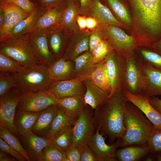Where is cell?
<instances>
[{
  "label": "cell",
  "instance_id": "obj_1",
  "mask_svg": "<svg viewBox=\"0 0 161 161\" xmlns=\"http://www.w3.org/2000/svg\"><path fill=\"white\" fill-rule=\"evenodd\" d=\"M127 101L122 91L118 92L95 110L93 121L95 129L99 127L100 133L108 137L110 145L125 134L124 116Z\"/></svg>",
  "mask_w": 161,
  "mask_h": 161
},
{
  "label": "cell",
  "instance_id": "obj_2",
  "mask_svg": "<svg viewBox=\"0 0 161 161\" xmlns=\"http://www.w3.org/2000/svg\"><path fill=\"white\" fill-rule=\"evenodd\" d=\"M144 114L133 103L127 101L124 116L126 132L121 138V147L146 144L154 127Z\"/></svg>",
  "mask_w": 161,
  "mask_h": 161
},
{
  "label": "cell",
  "instance_id": "obj_3",
  "mask_svg": "<svg viewBox=\"0 0 161 161\" xmlns=\"http://www.w3.org/2000/svg\"><path fill=\"white\" fill-rule=\"evenodd\" d=\"M0 53L11 58L25 68L42 64L29 42L27 34L11 36L0 41Z\"/></svg>",
  "mask_w": 161,
  "mask_h": 161
},
{
  "label": "cell",
  "instance_id": "obj_4",
  "mask_svg": "<svg viewBox=\"0 0 161 161\" xmlns=\"http://www.w3.org/2000/svg\"><path fill=\"white\" fill-rule=\"evenodd\" d=\"M47 68V66L42 64H37L26 68L22 72L12 74L15 87L21 92H38L48 89L52 82Z\"/></svg>",
  "mask_w": 161,
  "mask_h": 161
},
{
  "label": "cell",
  "instance_id": "obj_5",
  "mask_svg": "<svg viewBox=\"0 0 161 161\" xmlns=\"http://www.w3.org/2000/svg\"><path fill=\"white\" fill-rule=\"evenodd\" d=\"M106 65L111 86L109 98L115 93L126 89V60L113 50L106 57Z\"/></svg>",
  "mask_w": 161,
  "mask_h": 161
},
{
  "label": "cell",
  "instance_id": "obj_6",
  "mask_svg": "<svg viewBox=\"0 0 161 161\" xmlns=\"http://www.w3.org/2000/svg\"><path fill=\"white\" fill-rule=\"evenodd\" d=\"M58 99L49 89L38 91L21 92L17 109L40 112L53 105H57Z\"/></svg>",
  "mask_w": 161,
  "mask_h": 161
},
{
  "label": "cell",
  "instance_id": "obj_7",
  "mask_svg": "<svg viewBox=\"0 0 161 161\" xmlns=\"http://www.w3.org/2000/svg\"><path fill=\"white\" fill-rule=\"evenodd\" d=\"M140 75V95L149 98L161 96V70L137 58Z\"/></svg>",
  "mask_w": 161,
  "mask_h": 161
},
{
  "label": "cell",
  "instance_id": "obj_8",
  "mask_svg": "<svg viewBox=\"0 0 161 161\" xmlns=\"http://www.w3.org/2000/svg\"><path fill=\"white\" fill-rule=\"evenodd\" d=\"M21 92L14 87L0 97V126L10 131L19 139L14 119Z\"/></svg>",
  "mask_w": 161,
  "mask_h": 161
},
{
  "label": "cell",
  "instance_id": "obj_9",
  "mask_svg": "<svg viewBox=\"0 0 161 161\" xmlns=\"http://www.w3.org/2000/svg\"><path fill=\"white\" fill-rule=\"evenodd\" d=\"M91 108L87 105L72 128L73 144L77 147L86 144L95 133Z\"/></svg>",
  "mask_w": 161,
  "mask_h": 161
},
{
  "label": "cell",
  "instance_id": "obj_10",
  "mask_svg": "<svg viewBox=\"0 0 161 161\" xmlns=\"http://www.w3.org/2000/svg\"><path fill=\"white\" fill-rule=\"evenodd\" d=\"M109 37V44L119 54L128 60L133 55V50L136 46L134 38L126 34L118 26L110 25L104 26Z\"/></svg>",
  "mask_w": 161,
  "mask_h": 161
},
{
  "label": "cell",
  "instance_id": "obj_11",
  "mask_svg": "<svg viewBox=\"0 0 161 161\" xmlns=\"http://www.w3.org/2000/svg\"><path fill=\"white\" fill-rule=\"evenodd\" d=\"M103 136L100 133L99 128L98 127L87 144L95 153L98 161H118L116 152L118 148L121 147V138L118 139L112 144L107 145Z\"/></svg>",
  "mask_w": 161,
  "mask_h": 161
},
{
  "label": "cell",
  "instance_id": "obj_12",
  "mask_svg": "<svg viewBox=\"0 0 161 161\" xmlns=\"http://www.w3.org/2000/svg\"><path fill=\"white\" fill-rule=\"evenodd\" d=\"M29 42L41 64L49 66L55 60L49 49L47 29L34 30L27 34Z\"/></svg>",
  "mask_w": 161,
  "mask_h": 161
},
{
  "label": "cell",
  "instance_id": "obj_13",
  "mask_svg": "<svg viewBox=\"0 0 161 161\" xmlns=\"http://www.w3.org/2000/svg\"><path fill=\"white\" fill-rule=\"evenodd\" d=\"M0 9L4 14V21L0 28V41L10 37L14 27L31 14L24 12L15 4L0 1Z\"/></svg>",
  "mask_w": 161,
  "mask_h": 161
},
{
  "label": "cell",
  "instance_id": "obj_14",
  "mask_svg": "<svg viewBox=\"0 0 161 161\" xmlns=\"http://www.w3.org/2000/svg\"><path fill=\"white\" fill-rule=\"evenodd\" d=\"M48 89L58 99L73 96H84L86 92L83 81L76 78L53 82Z\"/></svg>",
  "mask_w": 161,
  "mask_h": 161
},
{
  "label": "cell",
  "instance_id": "obj_15",
  "mask_svg": "<svg viewBox=\"0 0 161 161\" xmlns=\"http://www.w3.org/2000/svg\"><path fill=\"white\" fill-rule=\"evenodd\" d=\"M127 101L139 108L153 124L154 129L161 130V114L151 104L149 98L141 95L131 93L126 89L122 91Z\"/></svg>",
  "mask_w": 161,
  "mask_h": 161
},
{
  "label": "cell",
  "instance_id": "obj_16",
  "mask_svg": "<svg viewBox=\"0 0 161 161\" xmlns=\"http://www.w3.org/2000/svg\"><path fill=\"white\" fill-rule=\"evenodd\" d=\"M134 15L143 20L153 19L161 15V0H127Z\"/></svg>",
  "mask_w": 161,
  "mask_h": 161
},
{
  "label": "cell",
  "instance_id": "obj_17",
  "mask_svg": "<svg viewBox=\"0 0 161 161\" xmlns=\"http://www.w3.org/2000/svg\"><path fill=\"white\" fill-rule=\"evenodd\" d=\"M20 140L30 161H43L42 150L50 141L36 135L32 131L21 137Z\"/></svg>",
  "mask_w": 161,
  "mask_h": 161
},
{
  "label": "cell",
  "instance_id": "obj_18",
  "mask_svg": "<svg viewBox=\"0 0 161 161\" xmlns=\"http://www.w3.org/2000/svg\"><path fill=\"white\" fill-rule=\"evenodd\" d=\"M47 66L49 76L52 82L69 80L75 77L73 61L66 60L62 57Z\"/></svg>",
  "mask_w": 161,
  "mask_h": 161
},
{
  "label": "cell",
  "instance_id": "obj_19",
  "mask_svg": "<svg viewBox=\"0 0 161 161\" xmlns=\"http://www.w3.org/2000/svg\"><path fill=\"white\" fill-rule=\"evenodd\" d=\"M85 87L84 96L85 102L92 110L102 106L109 98V94L93 83L88 78L83 81Z\"/></svg>",
  "mask_w": 161,
  "mask_h": 161
},
{
  "label": "cell",
  "instance_id": "obj_20",
  "mask_svg": "<svg viewBox=\"0 0 161 161\" xmlns=\"http://www.w3.org/2000/svg\"><path fill=\"white\" fill-rule=\"evenodd\" d=\"M57 105L63 109L66 116L74 122L78 118L87 105L85 102L83 95L59 99Z\"/></svg>",
  "mask_w": 161,
  "mask_h": 161
},
{
  "label": "cell",
  "instance_id": "obj_21",
  "mask_svg": "<svg viewBox=\"0 0 161 161\" xmlns=\"http://www.w3.org/2000/svg\"><path fill=\"white\" fill-rule=\"evenodd\" d=\"M59 110V107L57 105H53L40 112L38 117L32 129V132L38 136L46 138Z\"/></svg>",
  "mask_w": 161,
  "mask_h": 161
},
{
  "label": "cell",
  "instance_id": "obj_22",
  "mask_svg": "<svg viewBox=\"0 0 161 161\" xmlns=\"http://www.w3.org/2000/svg\"><path fill=\"white\" fill-rule=\"evenodd\" d=\"M140 75L137 58L134 55L126 60V89L131 93L140 95Z\"/></svg>",
  "mask_w": 161,
  "mask_h": 161
},
{
  "label": "cell",
  "instance_id": "obj_23",
  "mask_svg": "<svg viewBox=\"0 0 161 161\" xmlns=\"http://www.w3.org/2000/svg\"><path fill=\"white\" fill-rule=\"evenodd\" d=\"M39 112L16 109L14 119V124L20 137L32 131L38 117Z\"/></svg>",
  "mask_w": 161,
  "mask_h": 161
},
{
  "label": "cell",
  "instance_id": "obj_24",
  "mask_svg": "<svg viewBox=\"0 0 161 161\" xmlns=\"http://www.w3.org/2000/svg\"><path fill=\"white\" fill-rule=\"evenodd\" d=\"M47 10L46 8L37 2V7L35 11L17 24L12 30L10 36L26 35L32 32L39 17Z\"/></svg>",
  "mask_w": 161,
  "mask_h": 161
},
{
  "label": "cell",
  "instance_id": "obj_25",
  "mask_svg": "<svg viewBox=\"0 0 161 161\" xmlns=\"http://www.w3.org/2000/svg\"><path fill=\"white\" fill-rule=\"evenodd\" d=\"M90 8L92 16L102 26L110 25H120V23L115 18L109 9L103 4L100 0H92Z\"/></svg>",
  "mask_w": 161,
  "mask_h": 161
},
{
  "label": "cell",
  "instance_id": "obj_26",
  "mask_svg": "<svg viewBox=\"0 0 161 161\" xmlns=\"http://www.w3.org/2000/svg\"><path fill=\"white\" fill-rule=\"evenodd\" d=\"M150 153L146 144L131 145L117 149L116 156L119 161H138Z\"/></svg>",
  "mask_w": 161,
  "mask_h": 161
},
{
  "label": "cell",
  "instance_id": "obj_27",
  "mask_svg": "<svg viewBox=\"0 0 161 161\" xmlns=\"http://www.w3.org/2000/svg\"><path fill=\"white\" fill-rule=\"evenodd\" d=\"M88 78L93 83L110 94L111 89V86L107 67L104 60L94 65Z\"/></svg>",
  "mask_w": 161,
  "mask_h": 161
},
{
  "label": "cell",
  "instance_id": "obj_28",
  "mask_svg": "<svg viewBox=\"0 0 161 161\" xmlns=\"http://www.w3.org/2000/svg\"><path fill=\"white\" fill-rule=\"evenodd\" d=\"M64 9L60 8L47 9L38 19L32 31L59 26L61 23Z\"/></svg>",
  "mask_w": 161,
  "mask_h": 161
},
{
  "label": "cell",
  "instance_id": "obj_29",
  "mask_svg": "<svg viewBox=\"0 0 161 161\" xmlns=\"http://www.w3.org/2000/svg\"><path fill=\"white\" fill-rule=\"evenodd\" d=\"M92 52L89 50L83 52L74 59V78H78L82 81L88 78L95 65L92 62Z\"/></svg>",
  "mask_w": 161,
  "mask_h": 161
},
{
  "label": "cell",
  "instance_id": "obj_30",
  "mask_svg": "<svg viewBox=\"0 0 161 161\" xmlns=\"http://www.w3.org/2000/svg\"><path fill=\"white\" fill-rule=\"evenodd\" d=\"M88 35L84 34L71 41L68 45L62 57L66 60L73 61L77 56L89 51Z\"/></svg>",
  "mask_w": 161,
  "mask_h": 161
},
{
  "label": "cell",
  "instance_id": "obj_31",
  "mask_svg": "<svg viewBox=\"0 0 161 161\" xmlns=\"http://www.w3.org/2000/svg\"><path fill=\"white\" fill-rule=\"evenodd\" d=\"M74 122L71 120L63 109L59 107V112L52 123L46 138L51 141L59 133L73 125Z\"/></svg>",
  "mask_w": 161,
  "mask_h": 161
},
{
  "label": "cell",
  "instance_id": "obj_32",
  "mask_svg": "<svg viewBox=\"0 0 161 161\" xmlns=\"http://www.w3.org/2000/svg\"><path fill=\"white\" fill-rule=\"evenodd\" d=\"M58 27L47 29L49 49L55 60L62 57L64 46L62 35L58 30Z\"/></svg>",
  "mask_w": 161,
  "mask_h": 161
},
{
  "label": "cell",
  "instance_id": "obj_33",
  "mask_svg": "<svg viewBox=\"0 0 161 161\" xmlns=\"http://www.w3.org/2000/svg\"><path fill=\"white\" fill-rule=\"evenodd\" d=\"M0 137L10 146L21 154L27 161H30L28 154L18 140L19 138L10 131L0 126Z\"/></svg>",
  "mask_w": 161,
  "mask_h": 161
},
{
  "label": "cell",
  "instance_id": "obj_34",
  "mask_svg": "<svg viewBox=\"0 0 161 161\" xmlns=\"http://www.w3.org/2000/svg\"><path fill=\"white\" fill-rule=\"evenodd\" d=\"M43 161H64L66 158L65 151L50 142L43 149Z\"/></svg>",
  "mask_w": 161,
  "mask_h": 161
},
{
  "label": "cell",
  "instance_id": "obj_35",
  "mask_svg": "<svg viewBox=\"0 0 161 161\" xmlns=\"http://www.w3.org/2000/svg\"><path fill=\"white\" fill-rule=\"evenodd\" d=\"M25 68L14 59L0 53V72L14 74L22 72Z\"/></svg>",
  "mask_w": 161,
  "mask_h": 161
},
{
  "label": "cell",
  "instance_id": "obj_36",
  "mask_svg": "<svg viewBox=\"0 0 161 161\" xmlns=\"http://www.w3.org/2000/svg\"><path fill=\"white\" fill-rule=\"evenodd\" d=\"M113 50L109 42L102 39L92 52V62L94 64L100 63Z\"/></svg>",
  "mask_w": 161,
  "mask_h": 161
},
{
  "label": "cell",
  "instance_id": "obj_37",
  "mask_svg": "<svg viewBox=\"0 0 161 161\" xmlns=\"http://www.w3.org/2000/svg\"><path fill=\"white\" fill-rule=\"evenodd\" d=\"M116 15L124 22L130 25L132 21L126 6L120 0H106Z\"/></svg>",
  "mask_w": 161,
  "mask_h": 161
},
{
  "label": "cell",
  "instance_id": "obj_38",
  "mask_svg": "<svg viewBox=\"0 0 161 161\" xmlns=\"http://www.w3.org/2000/svg\"><path fill=\"white\" fill-rule=\"evenodd\" d=\"M51 141L65 151L73 144V134L72 128H68L54 137Z\"/></svg>",
  "mask_w": 161,
  "mask_h": 161
},
{
  "label": "cell",
  "instance_id": "obj_39",
  "mask_svg": "<svg viewBox=\"0 0 161 161\" xmlns=\"http://www.w3.org/2000/svg\"><path fill=\"white\" fill-rule=\"evenodd\" d=\"M77 12L75 4H68L64 10L62 20L59 26L63 29L70 28L74 23Z\"/></svg>",
  "mask_w": 161,
  "mask_h": 161
},
{
  "label": "cell",
  "instance_id": "obj_40",
  "mask_svg": "<svg viewBox=\"0 0 161 161\" xmlns=\"http://www.w3.org/2000/svg\"><path fill=\"white\" fill-rule=\"evenodd\" d=\"M150 153L156 154L161 153V130L154 129L147 141Z\"/></svg>",
  "mask_w": 161,
  "mask_h": 161
},
{
  "label": "cell",
  "instance_id": "obj_41",
  "mask_svg": "<svg viewBox=\"0 0 161 161\" xmlns=\"http://www.w3.org/2000/svg\"><path fill=\"white\" fill-rule=\"evenodd\" d=\"M140 52L144 61L153 67L161 70V55L156 51L141 49Z\"/></svg>",
  "mask_w": 161,
  "mask_h": 161
},
{
  "label": "cell",
  "instance_id": "obj_42",
  "mask_svg": "<svg viewBox=\"0 0 161 161\" xmlns=\"http://www.w3.org/2000/svg\"><path fill=\"white\" fill-rule=\"evenodd\" d=\"M16 87L12 74L0 72V97Z\"/></svg>",
  "mask_w": 161,
  "mask_h": 161
},
{
  "label": "cell",
  "instance_id": "obj_43",
  "mask_svg": "<svg viewBox=\"0 0 161 161\" xmlns=\"http://www.w3.org/2000/svg\"><path fill=\"white\" fill-rule=\"evenodd\" d=\"M11 3L17 6L22 10L28 14H31L36 9L37 2L34 3L30 0H0Z\"/></svg>",
  "mask_w": 161,
  "mask_h": 161
},
{
  "label": "cell",
  "instance_id": "obj_44",
  "mask_svg": "<svg viewBox=\"0 0 161 161\" xmlns=\"http://www.w3.org/2000/svg\"><path fill=\"white\" fill-rule=\"evenodd\" d=\"M0 150L11 155L18 161H27L26 158L19 152L10 146L4 140L0 138Z\"/></svg>",
  "mask_w": 161,
  "mask_h": 161
},
{
  "label": "cell",
  "instance_id": "obj_45",
  "mask_svg": "<svg viewBox=\"0 0 161 161\" xmlns=\"http://www.w3.org/2000/svg\"><path fill=\"white\" fill-rule=\"evenodd\" d=\"M80 154V161H98L95 153L87 144L78 147Z\"/></svg>",
  "mask_w": 161,
  "mask_h": 161
},
{
  "label": "cell",
  "instance_id": "obj_46",
  "mask_svg": "<svg viewBox=\"0 0 161 161\" xmlns=\"http://www.w3.org/2000/svg\"><path fill=\"white\" fill-rule=\"evenodd\" d=\"M102 32L99 28L96 29L91 35L89 38V51L92 52L95 48L103 39Z\"/></svg>",
  "mask_w": 161,
  "mask_h": 161
},
{
  "label": "cell",
  "instance_id": "obj_47",
  "mask_svg": "<svg viewBox=\"0 0 161 161\" xmlns=\"http://www.w3.org/2000/svg\"><path fill=\"white\" fill-rule=\"evenodd\" d=\"M66 158L70 161H80V154L78 148L72 144L65 150Z\"/></svg>",
  "mask_w": 161,
  "mask_h": 161
},
{
  "label": "cell",
  "instance_id": "obj_48",
  "mask_svg": "<svg viewBox=\"0 0 161 161\" xmlns=\"http://www.w3.org/2000/svg\"><path fill=\"white\" fill-rule=\"evenodd\" d=\"M65 0H36V1L37 2L47 9H49L55 8H63L62 7Z\"/></svg>",
  "mask_w": 161,
  "mask_h": 161
},
{
  "label": "cell",
  "instance_id": "obj_49",
  "mask_svg": "<svg viewBox=\"0 0 161 161\" xmlns=\"http://www.w3.org/2000/svg\"><path fill=\"white\" fill-rule=\"evenodd\" d=\"M148 98L151 104L161 114V99L155 96H152Z\"/></svg>",
  "mask_w": 161,
  "mask_h": 161
},
{
  "label": "cell",
  "instance_id": "obj_50",
  "mask_svg": "<svg viewBox=\"0 0 161 161\" xmlns=\"http://www.w3.org/2000/svg\"><path fill=\"white\" fill-rule=\"evenodd\" d=\"M86 27L89 29H93L97 25L98 22L94 18L88 17L86 18Z\"/></svg>",
  "mask_w": 161,
  "mask_h": 161
},
{
  "label": "cell",
  "instance_id": "obj_51",
  "mask_svg": "<svg viewBox=\"0 0 161 161\" xmlns=\"http://www.w3.org/2000/svg\"><path fill=\"white\" fill-rule=\"evenodd\" d=\"M77 21L80 29H83L86 27V18L78 16L77 17Z\"/></svg>",
  "mask_w": 161,
  "mask_h": 161
},
{
  "label": "cell",
  "instance_id": "obj_52",
  "mask_svg": "<svg viewBox=\"0 0 161 161\" xmlns=\"http://www.w3.org/2000/svg\"><path fill=\"white\" fill-rule=\"evenodd\" d=\"M7 154L0 150V161H15L17 160L14 157H11L7 155Z\"/></svg>",
  "mask_w": 161,
  "mask_h": 161
},
{
  "label": "cell",
  "instance_id": "obj_53",
  "mask_svg": "<svg viewBox=\"0 0 161 161\" xmlns=\"http://www.w3.org/2000/svg\"><path fill=\"white\" fill-rule=\"evenodd\" d=\"M92 0H80V7L83 9L90 8Z\"/></svg>",
  "mask_w": 161,
  "mask_h": 161
},
{
  "label": "cell",
  "instance_id": "obj_54",
  "mask_svg": "<svg viewBox=\"0 0 161 161\" xmlns=\"http://www.w3.org/2000/svg\"><path fill=\"white\" fill-rule=\"evenodd\" d=\"M4 14L3 11L0 9V28L3 26L4 21Z\"/></svg>",
  "mask_w": 161,
  "mask_h": 161
},
{
  "label": "cell",
  "instance_id": "obj_55",
  "mask_svg": "<svg viewBox=\"0 0 161 161\" xmlns=\"http://www.w3.org/2000/svg\"><path fill=\"white\" fill-rule=\"evenodd\" d=\"M154 49L156 52L161 55V40L157 43Z\"/></svg>",
  "mask_w": 161,
  "mask_h": 161
},
{
  "label": "cell",
  "instance_id": "obj_56",
  "mask_svg": "<svg viewBox=\"0 0 161 161\" xmlns=\"http://www.w3.org/2000/svg\"><path fill=\"white\" fill-rule=\"evenodd\" d=\"M156 157L154 154H152V155L148 156L146 157L145 159L146 161H152L156 160Z\"/></svg>",
  "mask_w": 161,
  "mask_h": 161
},
{
  "label": "cell",
  "instance_id": "obj_57",
  "mask_svg": "<svg viewBox=\"0 0 161 161\" xmlns=\"http://www.w3.org/2000/svg\"><path fill=\"white\" fill-rule=\"evenodd\" d=\"M155 155L156 160L157 161H161V153L156 154Z\"/></svg>",
  "mask_w": 161,
  "mask_h": 161
},
{
  "label": "cell",
  "instance_id": "obj_58",
  "mask_svg": "<svg viewBox=\"0 0 161 161\" xmlns=\"http://www.w3.org/2000/svg\"><path fill=\"white\" fill-rule=\"evenodd\" d=\"M66 1H67V5L68 4H74L73 2V0H66Z\"/></svg>",
  "mask_w": 161,
  "mask_h": 161
},
{
  "label": "cell",
  "instance_id": "obj_59",
  "mask_svg": "<svg viewBox=\"0 0 161 161\" xmlns=\"http://www.w3.org/2000/svg\"><path fill=\"white\" fill-rule=\"evenodd\" d=\"M30 0L32 1V2L35 3H36L37 2L36 0Z\"/></svg>",
  "mask_w": 161,
  "mask_h": 161
}]
</instances>
